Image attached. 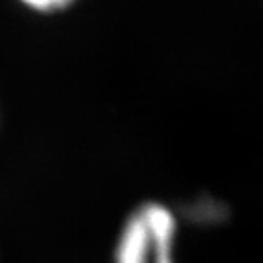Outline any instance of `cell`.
Returning a JSON list of instances; mask_svg holds the SVG:
<instances>
[{"mask_svg":"<svg viewBox=\"0 0 263 263\" xmlns=\"http://www.w3.org/2000/svg\"><path fill=\"white\" fill-rule=\"evenodd\" d=\"M192 214L189 212V216H192L194 221H219L223 218V206L218 201H212V199H199V201L192 203L190 206Z\"/></svg>","mask_w":263,"mask_h":263,"instance_id":"cell-2","label":"cell"},{"mask_svg":"<svg viewBox=\"0 0 263 263\" xmlns=\"http://www.w3.org/2000/svg\"><path fill=\"white\" fill-rule=\"evenodd\" d=\"M177 219L168 206L144 203L132 212L121 230L115 263H176Z\"/></svg>","mask_w":263,"mask_h":263,"instance_id":"cell-1","label":"cell"},{"mask_svg":"<svg viewBox=\"0 0 263 263\" xmlns=\"http://www.w3.org/2000/svg\"><path fill=\"white\" fill-rule=\"evenodd\" d=\"M21 2L28 6V8L35 9V11L53 13V11H61V9L71 6L75 0H21Z\"/></svg>","mask_w":263,"mask_h":263,"instance_id":"cell-3","label":"cell"}]
</instances>
